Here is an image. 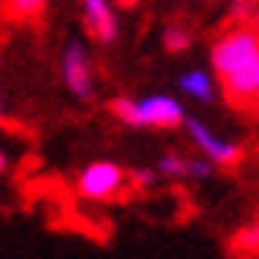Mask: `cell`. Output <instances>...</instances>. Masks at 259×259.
<instances>
[{"instance_id": "obj_11", "label": "cell", "mask_w": 259, "mask_h": 259, "mask_svg": "<svg viewBox=\"0 0 259 259\" xmlns=\"http://www.w3.org/2000/svg\"><path fill=\"white\" fill-rule=\"evenodd\" d=\"M161 171H167V174H184V171H187V161H180L177 155H164Z\"/></svg>"}, {"instance_id": "obj_12", "label": "cell", "mask_w": 259, "mask_h": 259, "mask_svg": "<svg viewBox=\"0 0 259 259\" xmlns=\"http://www.w3.org/2000/svg\"><path fill=\"white\" fill-rule=\"evenodd\" d=\"M167 45H171V48H184V45H187V35L174 29L171 35H167Z\"/></svg>"}, {"instance_id": "obj_4", "label": "cell", "mask_w": 259, "mask_h": 259, "mask_svg": "<svg viewBox=\"0 0 259 259\" xmlns=\"http://www.w3.org/2000/svg\"><path fill=\"white\" fill-rule=\"evenodd\" d=\"M120 187H123V171L105 161L85 167V174L79 177V193L89 199H111L120 193Z\"/></svg>"}, {"instance_id": "obj_13", "label": "cell", "mask_w": 259, "mask_h": 259, "mask_svg": "<svg viewBox=\"0 0 259 259\" xmlns=\"http://www.w3.org/2000/svg\"><path fill=\"white\" fill-rule=\"evenodd\" d=\"M187 171H190V174H196V177H209V164L193 161V164H187Z\"/></svg>"}, {"instance_id": "obj_9", "label": "cell", "mask_w": 259, "mask_h": 259, "mask_svg": "<svg viewBox=\"0 0 259 259\" xmlns=\"http://www.w3.org/2000/svg\"><path fill=\"white\" fill-rule=\"evenodd\" d=\"M184 89L190 95H196V98H209V79H205L202 73H190V76H184Z\"/></svg>"}, {"instance_id": "obj_3", "label": "cell", "mask_w": 259, "mask_h": 259, "mask_svg": "<svg viewBox=\"0 0 259 259\" xmlns=\"http://www.w3.org/2000/svg\"><path fill=\"white\" fill-rule=\"evenodd\" d=\"M256 54H259V29H237L215 45L212 63H215L218 76H222V73H231L234 67H240V63L253 60Z\"/></svg>"}, {"instance_id": "obj_8", "label": "cell", "mask_w": 259, "mask_h": 259, "mask_svg": "<svg viewBox=\"0 0 259 259\" xmlns=\"http://www.w3.org/2000/svg\"><path fill=\"white\" fill-rule=\"evenodd\" d=\"M41 10H45V0H7L10 19H35Z\"/></svg>"}, {"instance_id": "obj_15", "label": "cell", "mask_w": 259, "mask_h": 259, "mask_svg": "<svg viewBox=\"0 0 259 259\" xmlns=\"http://www.w3.org/2000/svg\"><path fill=\"white\" fill-rule=\"evenodd\" d=\"M0 167H4V158H0Z\"/></svg>"}, {"instance_id": "obj_1", "label": "cell", "mask_w": 259, "mask_h": 259, "mask_svg": "<svg viewBox=\"0 0 259 259\" xmlns=\"http://www.w3.org/2000/svg\"><path fill=\"white\" fill-rule=\"evenodd\" d=\"M222 85L234 108L256 114L259 111V54L247 63H240V67H234L231 73H222Z\"/></svg>"}, {"instance_id": "obj_10", "label": "cell", "mask_w": 259, "mask_h": 259, "mask_svg": "<svg viewBox=\"0 0 259 259\" xmlns=\"http://www.w3.org/2000/svg\"><path fill=\"white\" fill-rule=\"evenodd\" d=\"M234 247H237V250H247V253H256V250H259V225L240 231L237 240H234Z\"/></svg>"}, {"instance_id": "obj_14", "label": "cell", "mask_w": 259, "mask_h": 259, "mask_svg": "<svg viewBox=\"0 0 259 259\" xmlns=\"http://www.w3.org/2000/svg\"><path fill=\"white\" fill-rule=\"evenodd\" d=\"M253 25H256V29H259V16H256V22H253Z\"/></svg>"}, {"instance_id": "obj_7", "label": "cell", "mask_w": 259, "mask_h": 259, "mask_svg": "<svg viewBox=\"0 0 259 259\" xmlns=\"http://www.w3.org/2000/svg\"><path fill=\"white\" fill-rule=\"evenodd\" d=\"M63 70H67V79L73 85L76 95H89L92 92V79H89V63L82 57L79 48H70L67 51V63H63Z\"/></svg>"}, {"instance_id": "obj_5", "label": "cell", "mask_w": 259, "mask_h": 259, "mask_svg": "<svg viewBox=\"0 0 259 259\" xmlns=\"http://www.w3.org/2000/svg\"><path fill=\"white\" fill-rule=\"evenodd\" d=\"M190 133L202 146V152H209L215 161H222V164H237L240 161V149L237 146H228V142H218L202 123H190Z\"/></svg>"}, {"instance_id": "obj_2", "label": "cell", "mask_w": 259, "mask_h": 259, "mask_svg": "<svg viewBox=\"0 0 259 259\" xmlns=\"http://www.w3.org/2000/svg\"><path fill=\"white\" fill-rule=\"evenodd\" d=\"M111 108L117 117H123L130 123H142V126H177L180 117H184L171 98H149L142 105H130V101L117 98Z\"/></svg>"}, {"instance_id": "obj_6", "label": "cell", "mask_w": 259, "mask_h": 259, "mask_svg": "<svg viewBox=\"0 0 259 259\" xmlns=\"http://www.w3.org/2000/svg\"><path fill=\"white\" fill-rule=\"evenodd\" d=\"M85 19L98 41H111L114 38V16L105 0H85Z\"/></svg>"}]
</instances>
